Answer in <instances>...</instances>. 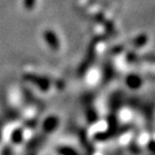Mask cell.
Returning a JSON list of instances; mask_svg holds the SVG:
<instances>
[{
	"label": "cell",
	"instance_id": "277c9868",
	"mask_svg": "<svg viewBox=\"0 0 155 155\" xmlns=\"http://www.w3.org/2000/svg\"><path fill=\"white\" fill-rule=\"evenodd\" d=\"M94 54H95L94 44H92V45L90 46V51L87 53V57L85 58V61L82 64V66H81V72H84V71L86 70V68L92 64V59H93V57H94Z\"/></svg>",
	"mask_w": 155,
	"mask_h": 155
},
{
	"label": "cell",
	"instance_id": "3957f363",
	"mask_svg": "<svg viewBox=\"0 0 155 155\" xmlns=\"http://www.w3.org/2000/svg\"><path fill=\"white\" fill-rule=\"evenodd\" d=\"M126 84L127 86L130 87V88H139L142 84V81H141L140 77L137 74H129L128 77L126 78Z\"/></svg>",
	"mask_w": 155,
	"mask_h": 155
},
{
	"label": "cell",
	"instance_id": "ba28073f",
	"mask_svg": "<svg viewBox=\"0 0 155 155\" xmlns=\"http://www.w3.org/2000/svg\"><path fill=\"white\" fill-rule=\"evenodd\" d=\"M22 139V131L21 130H16L13 134V140L14 141H21Z\"/></svg>",
	"mask_w": 155,
	"mask_h": 155
},
{
	"label": "cell",
	"instance_id": "52a82bcc",
	"mask_svg": "<svg viewBox=\"0 0 155 155\" xmlns=\"http://www.w3.org/2000/svg\"><path fill=\"white\" fill-rule=\"evenodd\" d=\"M36 5V0H24V7L27 10H32Z\"/></svg>",
	"mask_w": 155,
	"mask_h": 155
},
{
	"label": "cell",
	"instance_id": "8992f818",
	"mask_svg": "<svg viewBox=\"0 0 155 155\" xmlns=\"http://www.w3.org/2000/svg\"><path fill=\"white\" fill-rule=\"evenodd\" d=\"M56 124H57V119L52 116V117L46 119L45 123H44V127H45L46 130H53V128L56 126Z\"/></svg>",
	"mask_w": 155,
	"mask_h": 155
},
{
	"label": "cell",
	"instance_id": "5b68a950",
	"mask_svg": "<svg viewBox=\"0 0 155 155\" xmlns=\"http://www.w3.org/2000/svg\"><path fill=\"white\" fill-rule=\"evenodd\" d=\"M147 41H148V37L145 35H140L134 40V46L135 48H141L147 43Z\"/></svg>",
	"mask_w": 155,
	"mask_h": 155
},
{
	"label": "cell",
	"instance_id": "7a4b0ae2",
	"mask_svg": "<svg viewBox=\"0 0 155 155\" xmlns=\"http://www.w3.org/2000/svg\"><path fill=\"white\" fill-rule=\"evenodd\" d=\"M44 39H45L46 43L52 50H58L59 48V40H58L56 34L53 30H46L44 32Z\"/></svg>",
	"mask_w": 155,
	"mask_h": 155
},
{
	"label": "cell",
	"instance_id": "6da1fadb",
	"mask_svg": "<svg viewBox=\"0 0 155 155\" xmlns=\"http://www.w3.org/2000/svg\"><path fill=\"white\" fill-rule=\"evenodd\" d=\"M24 79L28 81V82L32 83V84H36L40 90L44 91V92L50 88V84H51V83H50V81L44 77H40V75L28 73V74L24 75Z\"/></svg>",
	"mask_w": 155,
	"mask_h": 155
}]
</instances>
